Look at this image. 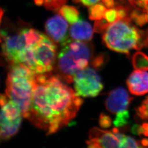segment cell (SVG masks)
I'll list each match as a JSON object with an SVG mask.
<instances>
[{
  "instance_id": "cell-1",
  "label": "cell",
  "mask_w": 148,
  "mask_h": 148,
  "mask_svg": "<svg viewBox=\"0 0 148 148\" xmlns=\"http://www.w3.org/2000/svg\"><path fill=\"white\" fill-rule=\"evenodd\" d=\"M83 100L57 75L36 74L27 119L47 135L57 132L76 117Z\"/></svg>"
},
{
  "instance_id": "cell-2",
  "label": "cell",
  "mask_w": 148,
  "mask_h": 148,
  "mask_svg": "<svg viewBox=\"0 0 148 148\" xmlns=\"http://www.w3.org/2000/svg\"><path fill=\"white\" fill-rule=\"evenodd\" d=\"M27 45L22 63L36 74H47L53 68L57 47L53 40L32 28L25 27Z\"/></svg>"
},
{
  "instance_id": "cell-3",
  "label": "cell",
  "mask_w": 148,
  "mask_h": 148,
  "mask_svg": "<svg viewBox=\"0 0 148 148\" xmlns=\"http://www.w3.org/2000/svg\"><path fill=\"white\" fill-rule=\"evenodd\" d=\"M102 34L107 47L128 56L131 50L147 47L146 32L134 25L128 16L109 23Z\"/></svg>"
},
{
  "instance_id": "cell-4",
  "label": "cell",
  "mask_w": 148,
  "mask_h": 148,
  "mask_svg": "<svg viewBox=\"0 0 148 148\" xmlns=\"http://www.w3.org/2000/svg\"><path fill=\"white\" fill-rule=\"evenodd\" d=\"M6 79L5 95L20 107L27 119L30 110L36 74L23 64L10 65Z\"/></svg>"
},
{
  "instance_id": "cell-5",
  "label": "cell",
  "mask_w": 148,
  "mask_h": 148,
  "mask_svg": "<svg viewBox=\"0 0 148 148\" xmlns=\"http://www.w3.org/2000/svg\"><path fill=\"white\" fill-rule=\"evenodd\" d=\"M61 45L57 58V76L67 83L73 82L75 74L88 67L92 48L90 44L78 40L68 39Z\"/></svg>"
},
{
  "instance_id": "cell-6",
  "label": "cell",
  "mask_w": 148,
  "mask_h": 148,
  "mask_svg": "<svg viewBox=\"0 0 148 148\" xmlns=\"http://www.w3.org/2000/svg\"><path fill=\"white\" fill-rule=\"evenodd\" d=\"M25 27L12 24L0 29L2 55L10 65L22 63L27 45Z\"/></svg>"
},
{
  "instance_id": "cell-7",
  "label": "cell",
  "mask_w": 148,
  "mask_h": 148,
  "mask_svg": "<svg viewBox=\"0 0 148 148\" xmlns=\"http://www.w3.org/2000/svg\"><path fill=\"white\" fill-rule=\"evenodd\" d=\"M0 141L8 139L18 132L23 117L21 109L6 95L0 94Z\"/></svg>"
},
{
  "instance_id": "cell-8",
  "label": "cell",
  "mask_w": 148,
  "mask_h": 148,
  "mask_svg": "<svg viewBox=\"0 0 148 148\" xmlns=\"http://www.w3.org/2000/svg\"><path fill=\"white\" fill-rule=\"evenodd\" d=\"M75 92L82 97H95L103 89L101 77L95 70L86 68L77 71L73 79Z\"/></svg>"
},
{
  "instance_id": "cell-9",
  "label": "cell",
  "mask_w": 148,
  "mask_h": 148,
  "mask_svg": "<svg viewBox=\"0 0 148 148\" xmlns=\"http://www.w3.org/2000/svg\"><path fill=\"white\" fill-rule=\"evenodd\" d=\"M125 137L116 128L109 131L94 127L90 130L89 139L86 143L88 148H120Z\"/></svg>"
},
{
  "instance_id": "cell-10",
  "label": "cell",
  "mask_w": 148,
  "mask_h": 148,
  "mask_svg": "<svg viewBox=\"0 0 148 148\" xmlns=\"http://www.w3.org/2000/svg\"><path fill=\"white\" fill-rule=\"evenodd\" d=\"M133 98L123 88H117L109 93L106 101L107 110L113 114L127 110Z\"/></svg>"
},
{
  "instance_id": "cell-11",
  "label": "cell",
  "mask_w": 148,
  "mask_h": 148,
  "mask_svg": "<svg viewBox=\"0 0 148 148\" xmlns=\"http://www.w3.org/2000/svg\"><path fill=\"white\" fill-rule=\"evenodd\" d=\"M69 25L63 16L56 14L48 19L45 25L48 36L54 42L62 43L68 40Z\"/></svg>"
},
{
  "instance_id": "cell-12",
  "label": "cell",
  "mask_w": 148,
  "mask_h": 148,
  "mask_svg": "<svg viewBox=\"0 0 148 148\" xmlns=\"http://www.w3.org/2000/svg\"><path fill=\"white\" fill-rule=\"evenodd\" d=\"M128 88L135 95H143L148 93V73L137 69L133 71L127 80Z\"/></svg>"
},
{
  "instance_id": "cell-13",
  "label": "cell",
  "mask_w": 148,
  "mask_h": 148,
  "mask_svg": "<svg viewBox=\"0 0 148 148\" xmlns=\"http://www.w3.org/2000/svg\"><path fill=\"white\" fill-rule=\"evenodd\" d=\"M69 34L74 40L89 42L93 37V30L90 23L81 18L70 27Z\"/></svg>"
},
{
  "instance_id": "cell-14",
  "label": "cell",
  "mask_w": 148,
  "mask_h": 148,
  "mask_svg": "<svg viewBox=\"0 0 148 148\" xmlns=\"http://www.w3.org/2000/svg\"><path fill=\"white\" fill-rule=\"evenodd\" d=\"M59 14L71 24L79 21L80 18L79 12L76 8L71 5H64L62 6L59 10Z\"/></svg>"
},
{
  "instance_id": "cell-15",
  "label": "cell",
  "mask_w": 148,
  "mask_h": 148,
  "mask_svg": "<svg viewBox=\"0 0 148 148\" xmlns=\"http://www.w3.org/2000/svg\"><path fill=\"white\" fill-rule=\"evenodd\" d=\"M107 8L102 3H97L90 7L89 18L92 21H99L104 18Z\"/></svg>"
},
{
  "instance_id": "cell-16",
  "label": "cell",
  "mask_w": 148,
  "mask_h": 148,
  "mask_svg": "<svg viewBox=\"0 0 148 148\" xmlns=\"http://www.w3.org/2000/svg\"><path fill=\"white\" fill-rule=\"evenodd\" d=\"M132 63L136 69L148 70V56L140 52H136L133 57Z\"/></svg>"
},
{
  "instance_id": "cell-17",
  "label": "cell",
  "mask_w": 148,
  "mask_h": 148,
  "mask_svg": "<svg viewBox=\"0 0 148 148\" xmlns=\"http://www.w3.org/2000/svg\"><path fill=\"white\" fill-rule=\"evenodd\" d=\"M38 5H43L49 10L54 11L59 9L66 3L67 0H34Z\"/></svg>"
},
{
  "instance_id": "cell-18",
  "label": "cell",
  "mask_w": 148,
  "mask_h": 148,
  "mask_svg": "<svg viewBox=\"0 0 148 148\" xmlns=\"http://www.w3.org/2000/svg\"><path fill=\"white\" fill-rule=\"evenodd\" d=\"M130 118V115L128 110L122 111L116 114V116L114 121V124L116 127H122L125 126Z\"/></svg>"
},
{
  "instance_id": "cell-19",
  "label": "cell",
  "mask_w": 148,
  "mask_h": 148,
  "mask_svg": "<svg viewBox=\"0 0 148 148\" xmlns=\"http://www.w3.org/2000/svg\"><path fill=\"white\" fill-rule=\"evenodd\" d=\"M138 116L143 120H148V96L136 109Z\"/></svg>"
},
{
  "instance_id": "cell-20",
  "label": "cell",
  "mask_w": 148,
  "mask_h": 148,
  "mask_svg": "<svg viewBox=\"0 0 148 148\" xmlns=\"http://www.w3.org/2000/svg\"><path fill=\"white\" fill-rule=\"evenodd\" d=\"M142 147L140 142L136 140L131 137H125L122 141L120 148H139Z\"/></svg>"
},
{
  "instance_id": "cell-21",
  "label": "cell",
  "mask_w": 148,
  "mask_h": 148,
  "mask_svg": "<svg viewBox=\"0 0 148 148\" xmlns=\"http://www.w3.org/2000/svg\"><path fill=\"white\" fill-rule=\"evenodd\" d=\"M106 21L109 23L119 20V16L116 9L115 8H108L106 11L104 18Z\"/></svg>"
},
{
  "instance_id": "cell-22",
  "label": "cell",
  "mask_w": 148,
  "mask_h": 148,
  "mask_svg": "<svg viewBox=\"0 0 148 148\" xmlns=\"http://www.w3.org/2000/svg\"><path fill=\"white\" fill-rule=\"evenodd\" d=\"M131 131L133 133L139 136L144 135L148 137V122L144 123L142 125H134L133 126Z\"/></svg>"
},
{
  "instance_id": "cell-23",
  "label": "cell",
  "mask_w": 148,
  "mask_h": 148,
  "mask_svg": "<svg viewBox=\"0 0 148 148\" xmlns=\"http://www.w3.org/2000/svg\"><path fill=\"white\" fill-rule=\"evenodd\" d=\"M130 3L140 11L144 12L148 11V0H131Z\"/></svg>"
},
{
  "instance_id": "cell-24",
  "label": "cell",
  "mask_w": 148,
  "mask_h": 148,
  "mask_svg": "<svg viewBox=\"0 0 148 148\" xmlns=\"http://www.w3.org/2000/svg\"><path fill=\"white\" fill-rule=\"evenodd\" d=\"M112 121L110 117L104 114H101L99 120V126L102 128H106L111 126Z\"/></svg>"
},
{
  "instance_id": "cell-25",
  "label": "cell",
  "mask_w": 148,
  "mask_h": 148,
  "mask_svg": "<svg viewBox=\"0 0 148 148\" xmlns=\"http://www.w3.org/2000/svg\"><path fill=\"white\" fill-rule=\"evenodd\" d=\"M75 1L76 2L81 3L82 5L86 6H88V7H90L92 5H94L101 1V0H75Z\"/></svg>"
},
{
  "instance_id": "cell-26",
  "label": "cell",
  "mask_w": 148,
  "mask_h": 148,
  "mask_svg": "<svg viewBox=\"0 0 148 148\" xmlns=\"http://www.w3.org/2000/svg\"><path fill=\"white\" fill-rule=\"evenodd\" d=\"M101 2L107 8H112L115 7L114 0H101Z\"/></svg>"
},
{
  "instance_id": "cell-27",
  "label": "cell",
  "mask_w": 148,
  "mask_h": 148,
  "mask_svg": "<svg viewBox=\"0 0 148 148\" xmlns=\"http://www.w3.org/2000/svg\"><path fill=\"white\" fill-rule=\"evenodd\" d=\"M3 15V11L2 8H0V27H1V22H2V20ZM1 42V35H0V43ZM0 64H1V60H0Z\"/></svg>"
},
{
  "instance_id": "cell-28",
  "label": "cell",
  "mask_w": 148,
  "mask_h": 148,
  "mask_svg": "<svg viewBox=\"0 0 148 148\" xmlns=\"http://www.w3.org/2000/svg\"><path fill=\"white\" fill-rule=\"evenodd\" d=\"M145 32H146V38H147V47H148V29Z\"/></svg>"
},
{
  "instance_id": "cell-29",
  "label": "cell",
  "mask_w": 148,
  "mask_h": 148,
  "mask_svg": "<svg viewBox=\"0 0 148 148\" xmlns=\"http://www.w3.org/2000/svg\"><path fill=\"white\" fill-rule=\"evenodd\" d=\"M121 1H125V0H121ZM128 1H129V2H130L131 0H128Z\"/></svg>"
}]
</instances>
